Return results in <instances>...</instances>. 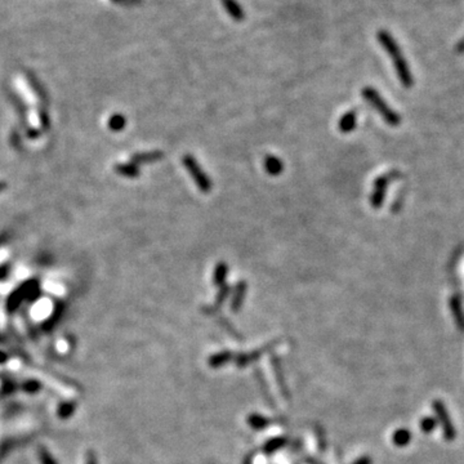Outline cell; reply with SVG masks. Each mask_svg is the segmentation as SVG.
Returning <instances> with one entry per match:
<instances>
[{
	"label": "cell",
	"instance_id": "6da1fadb",
	"mask_svg": "<svg viewBox=\"0 0 464 464\" xmlns=\"http://www.w3.org/2000/svg\"><path fill=\"white\" fill-rule=\"evenodd\" d=\"M378 40H379L380 46L385 49L388 56L394 61L395 70H396V74L401 84L406 87V88H410L411 85L414 84V79L411 76L410 68H409L408 63H406V60H405V57L402 56L401 51H400L399 46H397L396 40L391 36L385 30H380L378 32Z\"/></svg>",
	"mask_w": 464,
	"mask_h": 464
},
{
	"label": "cell",
	"instance_id": "7a4b0ae2",
	"mask_svg": "<svg viewBox=\"0 0 464 464\" xmlns=\"http://www.w3.org/2000/svg\"><path fill=\"white\" fill-rule=\"evenodd\" d=\"M182 163H183V167L186 168L187 172L190 173L191 178L194 179L199 190L204 194L210 192L213 188V182L207 173L203 170V168L200 167L198 160L192 155L187 153L182 158Z\"/></svg>",
	"mask_w": 464,
	"mask_h": 464
},
{
	"label": "cell",
	"instance_id": "3957f363",
	"mask_svg": "<svg viewBox=\"0 0 464 464\" xmlns=\"http://www.w3.org/2000/svg\"><path fill=\"white\" fill-rule=\"evenodd\" d=\"M362 96H364V98H365L366 101H368V102L383 116V119H384L388 124L394 125V127L400 124V116L385 103L384 99L379 96V93H378L375 89L368 87V88H365L362 91Z\"/></svg>",
	"mask_w": 464,
	"mask_h": 464
},
{
	"label": "cell",
	"instance_id": "277c9868",
	"mask_svg": "<svg viewBox=\"0 0 464 464\" xmlns=\"http://www.w3.org/2000/svg\"><path fill=\"white\" fill-rule=\"evenodd\" d=\"M432 408L436 411L437 419H439L442 431H444V437L447 441H453L456 437V431L454 428L453 423H451V419L449 416V413H447L446 406L441 401H435L432 404Z\"/></svg>",
	"mask_w": 464,
	"mask_h": 464
},
{
	"label": "cell",
	"instance_id": "5b68a950",
	"mask_svg": "<svg viewBox=\"0 0 464 464\" xmlns=\"http://www.w3.org/2000/svg\"><path fill=\"white\" fill-rule=\"evenodd\" d=\"M164 158V152L160 150H151V151H143V152H137L132 155L130 162L134 163L136 165L142 164H151V163H156L159 160H162Z\"/></svg>",
	"mask_w": 464,
	"mask_h": 464
},
{
	"label": "cell",
	"instance_id": "8992f818",
	"mask_svg": "<svg viewBox=\"0 0 464 464\" xmlns=\"http://www.w3.org/2000/svg\"><path fill=\"white\" fill-rule=\"evenodd\" d=\"M246 290H248V284H246V281L241 280L235 285V288H234V290H232V298H231L232 312L240 311L241 306H243V303H244V299H245Z\"/></svg>",
	"mask_w": 464,
	"mask_h": 464
},
{
	"label": "cell",
	"instance_id": "52a82bcc",
	"mask_svg": "<svg viewBox=\"0 0 464 464\" xmlns=\"http://www.w3.org/2000/svg\"><path fill=\"white\" fill-rule=\"evenodd\" d=\"M275 344H276V342L271 343V344L266 345V347H263V348H260V350H255V351L252 352V354L239 355V356L235 357V364L239 366V368H244V366L249 365V364H252L253 361H255L257 359H259V357L262 356V355H263L267 350L272 348Z\"/></svg>",
	"mask_w": 464,
	"mask_h": 464
},
{
	"label": "cell",
	"instance_id": "ba28073f",
	"mask_svg": "<svg viewBox=\"0 0 464 464\" xmlns=\"http://www.w3.org/2000/svg\"><path fill=\"white\" fill-rule=\"evenodd\" d=\"M263 167L271 176H279L284 170V163L280 158L274 155H267L263 160Z\"/></svg>",
	"mask_w": 464,
	"mask_h": 464
},
{
	"label": "cell",
	"instance_id": "9c48e42d",
	"mask_svg": "<svg viewBox=\"0 0 464 464\" xmlns=\"http://www.w3.org/2000/svg\"><path fill=\"white\" fill-rule=\"evenodd\" d=\"M356 112L355 111H348L339 119L338 123V129L342 133H350L356 128Z\"/></svg>",
	"mask_w": 464,
	"mask_h": 464
},
{
	"label": "cell",
	"instance_id": "30bf717a",
	"mask_svg": "<svg viewBox=\"0 0 464 464\" xmlns=\"http://www.w3.org/2000/svg\"><path fill=\"white\" fill-rule=\"evenodd\" d=\"M228 264L224 262H219L215 264L214 271H213V284L215 286H222L226 284L227 276H228Z\"/></svg>",
	"mask_w": 464,
	"mask_h": 464
},
{
	"label": "cell",
	"instance_id": "8fae6325",
	"mask_svg": "<svg viewBox=\"0 0 464 464\" xmlns=\"http://www.w3.org/2000/svg\"><path fill=\"white\" fill-rule=\"evenodd\" d=\"M222 4H223L227 13H228L234 20L238 21V22L244 20L245 14H244L243 8H241V6L236 2V0H222Z\"/></svg>",
	"mask_w": 464,
	"mask_h": 464
},
{
	"label": "cell",
	"instance_id": "7c38bea8",
	"mask_svg": "<svg viewBox=\"0 0 464 464\" xmlns=\"http://www.w3.org/2000/svg\"><path fill=\"white\" fill-rule=\"evenodd\" d=\"M115 172L120 174V176L127 177V178H137V177H139V173H141L138 165H136L132 162L125 163V164H123V163L116 164Z\"/></svg>",
	"mask_w": 464,
	"mask_h": 464
},
{
	"label": "cell",
	"instance_id": "4fadbf2b",
	"mask_svg": "<svg viewBox=\"0 0 464 464\" xmlns=\"http://www.w3.org/2000/svg\"><path fill=\"white\" fill-rule=\"evenodd\" d=\"M385 186H387V179L385 178H379L376 181L375 188H374V192L373 195H371L370 200L374 208H379V205L382 204L383 198H384Z\"/></svg>",
	"mask_w": 464,
	"mask_h": 464
},
{
	"label": "cell",
	"instance_id": "5bb4252c",
	"mask_svg": "<svg viewBox=\"0 0 464 464\" xmlns=\"http://www.w3.org/2000/svg\"><path fill=\"white\" fill-rule=\"evenodd\" d=\"M232 357L234 356H232V354L229 351L219 352V354H215L213 355V356H210L208 364H209L210 368H221L222 365H224V364L231 361Z\"/></svg>",
	"mask_w": 464,
	"mask_h": 464
},
{
	"label": "cell",
	"instance_id": "9a60e30c",
	"mask_svg": "<svg viewBox=\"0 0 464 464\" xmlns=\"http://www.w3.org/2000/svg\"><path fill=\"white\" fill-rule=\"evenodd\" d=\"M392 441H394V444L399 447L406 446V445H409V442L411 441L410 431L405 430V428L397 430L396 432L394 433V436H392Z\"/></svg>",
	"mask_w": 464,
	"mask_h": 464
},
{
	"label": "cell",
	"instance_id": "2e32d148",
	"mask_svg": "<svg viewBox=\"0 0 464 464\" xmlns=\"http://www.w3.org/2000/svg\"><path fill=\"white\" fill-rule=\"evenodd\" d=\"M271 420L267 418H264L263 415L259 414H250L248 416V424L253 428V430H263L267 426H269Z\"/></svg>",
	"mask_w": 464,
	"mask_h": 464
},
{
	"label": "cell",
	"instance_id": "e0dca14e",
	"mask_svg": "<svg viewBox=\"0 0 464 464\" xmlns=\"http://www.w3.org/2000/svg\"><path fill=\"white\" fill-rule=\"evenodd\" d=\"M75 409H76V402L74 401H67V402H62L60 404L58 409H57V415L58 418L61 419H68L72 414L75 413Z\"/></svg>",
	"mask_w": 464,
	"mask_h": 464
},
{
	"label": "cell",
	"instance_id": "ac0fdd59",
	"mask_svg": "<svg viewBox=\"0 0 464 464\" xmlns=\"http://www.w3.org/2000/svg\"><path fill=\"white\" fill-rule=\"evenodd\" d=\"M286 444V439L285 437H275V439L269 440L264 444L263 446V451L266 454H272L275 451L280 450L281 447L285 446Z\"/></svg>",
	"mask_w": 464,
	"mask_h": 464
},
{
	"label": "cell",
	"instance_id": "d6986e66",
	"mask_svg": "<svg viewBox=\"0 0 464 464\" xmlns=\"http://www.w3.org/2000/svg\"><path fill=\"white\" fill-rule=\"evenodd\" d=\"M232 294V289L228 284H224V285L219 286L218 292H217V295H215V302L214 306L219 310V307L223 304L224 302L227 300V298Z\"/></svg>",
	"mask_w": 464,
	"mask_h": 464
},
{
	"label": "cell",
	"instance_id": "ffe728a7",
	"mask_svg": "<svg viewBox=\"0 0 464 464\" xmlns=\"http://www.w3.org/2000/svg\"><path fill=\"white\" fill-rule=\"evenodd\" d=\"M125 125H127V119H125V116L120 115V113L112 115L108 120V127L111 130H115V132L124 129Z\"/></svg>",
	"mask_w": 464,
	"mask_h": 464
},
{
	"label": "cell",
	"instance_id": "44dd1931",
	"mask_svg": "<svg viewBox=\"0 0 464 464\" xmlns=\"http://www.w3.org/2000/svg\"><path fill=\"white\" fill-rule=\"evenodd\" d=\"M37 456H39L40 464H58L46 446L37 447Z\"/></svg>",
	"mask_w": 464,
	"mask_h": 464
},
{
	"label": "cell",
	"instance_id": "7402d4cb",
	"mask_svg": "<svg viewBox=\"0 0 464 464\" xmlns=\"http://www.w3.org/2000/svg\"><path fill=\"white\" fill-rule=\"evenodd\" d=\"M272 365H274L275 374H276V378H278V380L280 382V388H281V391H283V395L285 397H288V390H286L285 382H284V376H283V373H281L280 362L278 361V359H276V357H274V359H272Z\"/></svg>",
	"mask_w": 464,
	"mask_h": 464
},
{
	"label": "cell",
	"instance_id": "603a6c76",
	"mask_svg": "<svg viewBox=\"0 0 464 464\" xmlns=\"http://www.w3.org/2000/svg\"><path fill=\"white\" fill-rule=\"evenodd\" d=\"M451 308H453V315L455 316L456 319V324L460 329L464 328V319H463V314L460 311V304H459V300L456 298H453L451 300Z\"/></svg>",
	"mask_w": 464,
	"mask_h": 464
},
{
	"label": "cell",
	"instance_id": "cb8c5ba5",
	"mask_svg": "<svg viewBox=\"0 0 464 464\" xmlns=\"http://www.w3.org/2000/svg\"><path fill=\"white\" fill-rule=\"evenodd\" d=\"M419 427H420V430L424 433H431L437 427V420L435 418H432V416H427V418L420 420V426H419Z\"/></svg>",
	"mask_w": 464,
	"mask_h": 464
},
{
	"label": "cell",
	"instance_id": "d4e9b609",
	"mask_svg": "<svg viewBox=\"0 0 464 464\" xmlns=\"http://www.w3.org/2000/svg\"><path fill=\"white\" fill-rule=\"evenodd\" d=\"M39 387H40L39 383L34 382V380H28V382L23 385V388H25L27 392H35V391L39 390Z\"/></svg>",
	"mask_w": 464,
	"mask_h": 464
},
{
	"label": "cell",
	"instance_id": "484cf974",
	"mask_svg": "<svg viewBox=\"0 0 464 464\" xmlns=\"http://www.w3.org/2000/svg\"><path fill=\"white\" fill-rule=\"evenodd\" d=\"M219 323H221V325H223V328H224V329H227V330H228L229 333H231V334L234 335V337H238L239 334H238V333H236V331H234V330H235V329H234V326H232L231 324H229L228 321L226 320V319H223V317H222L221 321H219Z\"/></svg>",
	"mask_w": 464,
	"mask_h": 464
},
{
	"label": "cell",
	"instance_id": "4316f807",
	"mask_svg": "<svg viewBox=\"0 0 464 464\" xmlns=\"http://www.w3.org/2000/svg\"><path fill=\"white\" fill-rule=\"evenodd\" d=\"M85 464H98L97 463L96 454H94L93 451H88V454H87V458H85Z\"/></svg>",
	"mask_w": 464,
	"mask_h": 464
},
{
	"label": "cell",
	"instance_id": "83f0119b",
	"mask_svg": "<svg viewBox=\"0 0 464 464\" xmlns=\"http://www.w3.org/2000/svg\"><path fill=\"white\" fill-rule=\"evenodd\" d=\"M371 463H373V461H371V459L369 458V456H362V458L357 459V460L352 464H371Z\"/></svg>",
	"mask_w": 464,
	"mask_h": 464
},
{
	"label": "cell",
	"instance_id": "f1b7e54d",
	"mask_svg": "<svg viewBox=\"0 0 464 464\" xmlns=\"http://www.w3.org/2000/svg\"><path fill=\"white\" fill-rule=\"evenodd\" d=\"M252 459H253V455H249L248 456V459L244 461V464H252Z\"/></svg>",
	"mask_w": 464,
	"mask_h": 464
},
{
	"label": "cell",
	"instance_id": "f546056e",
	"mask_svg": "<svg viewBox=\"0 0 464 464\" xmlns=\"http://www.w3.org/2000/svg\"><path fill=\"white\" fill-rule=\"evenodd\" d=\"M4 360H6V355L0 352V362H4Z\"/></svg>",
	"mask_w": 464,
	"mask_h": 464
},
{
	"label": "cell",
	"instance_id": "4dcf8cb0",
	"mask_svg": "<svg viewBox=\"0 0 464 464\" xmlns=\"http://www.w3.org/2000/svg\"><path fill=\"white\" fill-rule=\"evenodd\" d=\"M115 2H120V0H115Z\"/></svg>",
	"mask_w": 464,
	"mask_h": 464
}]
</instances>
